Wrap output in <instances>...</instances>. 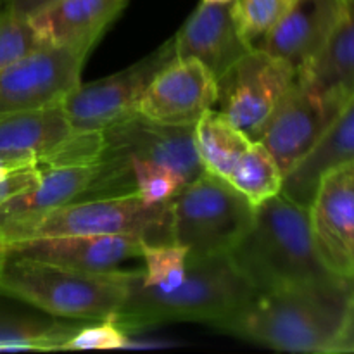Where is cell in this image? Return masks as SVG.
Segmentation results:
<instances>
[{"label": "cell", "instance_id": "5b68a950", "mask_svg": "<svg viewBox=\"0 0 354 354\" xmlns=\"http://www.w3.org/2000/svg\"><path fill=\"white\" fill-rule=\"evenodd\" d=\"M62 235H137L145 242H173L169 201L147 204L128 194L0 216L6 245Z\"/></svg>", "mask_w": 354, "mask_h": 354}, {"label": "cell", "instance_id": "f546056e", "mask_svg": "<svg viewBox=\"0 0 354 354\" xmlns=\"http://www.w3.org/2000/svg\"><path fill=\"white\" fill-rule=\"evenodd\" d=\"M52 2H55V0H2V7L12 10L17 16L30 17L31 14L38 12Z\"/></svg>", "mask_w": 354, "mask_h": 354}, {"label": "cell", "instance_id": "4dcf8cb0", "mask_svg": "<svg viewBox=\"0 0 354 354\" xmlns=\"http://www.w3.org/2000/svg\"><path fill=\"white\" fill-rule=\"evenodd\" d=\"M334 353H354V308H349V304L344 327L335 342Z\"/></svg>", "mask_w": 354, "mask_h": 354}, {"label": "cell", "instance_id": "484cf974", "mask_svg": "<svg viewBox=\"0 0 354 354\" xmlns=\"http://www.w3.org/2000/svg\"><path fill=\"white\" fill-rule=\"evenodd\" d=\"M289 2L290 0H234L232 12L242 40L251 48L259 47L286 12Z\"/></svg>", "mask_w": 354, "mask_h": 354}, {"label": "cell", "instance_id": "836d02e7", "mask_svg": "<svg viewBox=\"0 0 354 354\" xmlns=\"http://www.w3.org/2000/svg\"><path fill=\"white\" fill-rule=\"evenodd\" d=\"M207 2H230V0H207Z\"/></svg>", "mask_w": 354, "mask_h": 354}, {"label": "cell", "instance_id": "d4e9b609", "mask_svg": "<svg viewBox=\"0 0 354 354\" xmlns=\"http://www.w3.org/2000/svg\"><path fill=\"white\" fill-rule=\"evenodd\" d=\"M140 259L144 263L142 282L169 292L185 279L189 249L176 242H144Z\"/></svg>", "mask_w": 354, "mask_h": 354}, {"label": "cell", "instance_id": "30bf717a", "mask_svg": "<svg viewBox=\"0 0 354 354\" xmlns=\"http://www.w3.org/2000/svg\"><path fill=\"white\" fill-rule=\"evenodd\" d=\"M102 137L99 162L104 166H120L131 159L158 162L175 169L187 183L204 173L194 127L156 123L133 114L102 130Z\"/></svg>", "mask_w": 354, "mask_h": 354}, {"label": "cell", "instance_id": "83f0119b", "mask_svg": "<svg viewBox=\"0 0 354 354\" xmlns=\"http://www.w3.org/2000/svg\"><path fill=\"white\" fill-rule=\"evenodd\" d=\"M40 47L45 45L38 40L30 19L17 16L0 3V69L14 64Z\"/></svg>", "mask_w": 354, "mask_h": 354}, {"label": "cell", "instance_id": "6da1fadb", "mask_svg": "<svg viewBox=\"0 0 354 354\" xmlns=\"http://www.w3.org/2000/svg\"><path fill=\"white\" fill-rule=\"evenodd\" d=\"M348 315L342 282L256 292L214 328L287 353H334Z\"/></svg>", "mask_w": 354, "mask_h": 354}, {"label": "cell", "instance_id": "2e32d148", "mask_svg": "<svg viewBox=\"0 0 354 354\" xmlns=\"http://www.w3.org/2000/svg\"><path fill=\"white\" fill-rule=\"evenodd\" d=\"M142 241L137 235H62L7 244V251L24 258L80 272L106 273L123 270L131 259H140Z\"/></svg>", "mask_w": 354, "mask_h": 354}, {"label": "cell", "instance_id": "4fadbf2b", "mask_svg": "<svg viewBox=\"0 0 354 354\" xmlns=\"http://www.w3.org/2000/svg\"><path fill=\"white\" fill-rule=\"evenodd\" d=\"M85 59L68 48L40 47L0 69V113L59 104L82 83Z\"/></svg>", "mask_w": 354, "mask_h": 354}, {"label": "cell", "instance_id": "7c38bea8", "mask_svg": "<svg viewBox=\"0 0 354 354\" xmlns=\"http://www.w3.org/2000/svg\"><path fill=\"white\" fill-rule=\"evenodd\" d=\"M341 111L342 106L318 95L297 76L258 140L273 156L283 178L310 154Z\"/></svg>", "mask_w": 354, "mask_h": 354}, {"label": "cell", "instance_id": "e0dca14e", "mask_svg": "<svg viewBox=\"0 0 354 354\" xmlns=\"http://www.w3.org/2000/svg\"><path fill=\"white\" fill-rule=\"evenodd\" d=\"M232 7L234 0H201L178 33L171 38L175 57L197 59L213 73L214 78H220L235 61L248 54L251 47L239 35Z\"/></svg>", "mask_w": 354, "mask_h": 354}, {"label": "cell", "instance_id": "f1b7e54d", "mask_svg": "<svg viewBox=\"0 0 354 354\" xmlns=\"http://www.w3.org/2000/svg\"><path fill=\"white\" fill-rule=\"evenodd\" d=\"M128 344L127 330L116 320H97L80 325L64 346V351L73 349H120Z\"/></svg>", "mask_w": 354, "mask_h": 354}, {"label": "cell", "instance_id": "ffe728a7", "mask_svg": "<svg viewBox=\"0 0 354 354\" xmlns=\"http://www.w3.org/2000/svg\"><path fill=\"white\" fill-rule=\"evenodd\" d=\"M301 82L344 107L354 97V0H346L341 23L317 61L299 73Z\"/></svg>", "mask_w": 354, "mask_h": 354}, {"label": "cell", "instance_id": "44dd1931", "mask_svg": "<svg viewBox=\"0 0 354 354\" xmlns=\"http://www.w3.org/2000/svg\"><path fill=\"white\" fill-rule=\"evenodd\" d=\"M99 173V162L66 165L44 169L33 189L14 197L0 209V216L61 206L85 197Z\"/></svg>", "mask_w": 354, "mask_h": 354}, {"label": "cell", "instance_id": "ba28073f", "mask_svg": "<svg viewBox=\"0 0 354 354\" xmlns=\"http://www.w3.org/2000/svg\"><path fill=\"white\" fill-rule=\"evenodd\" d=\"M102 131L75 130L61 102L0 113V154L45 156L55 166L92 165L102 152Z\"/></svg>", "mask_w": 354, "mask_h": 354}, {"label": "cell", "instance_id": "9c48e42d", "mask_svg": "<svg viewBox=\"0 0 354 354\" xmlns=\"http://www.w3.org/2000/svg\"><path fill=\"white\" fill-rule=\"evenodd\" d=\"M175 57L173 40L165 41L123 71L76 85L61 106L75 130L102 131L137 114L138 100L156 73Z\"/></svg>", "mask_w": 354, "mask_h": 354}, {"label": "cell", "instance_id": "52a82bcc", "mask_svg": "<svg viewBox=\"0 0 354 354\" xmlns=\"http://www.w3.org/2000/svg\"><path fill=\"white\" fill-rule=\"evenodd\" d=\"M297 71L283 59L256 47L216 78L214 109L251 142H258Z\"/></svg>", "mask_w": 354, "mask_h": 354}, {"label": "cell", "instance_id": "603a6c76", "mask_svg": "<svg viewBox=\"0 0 354 354\" xmlns=\"http://www.w3.org/2000/svg\"><path fill=\"white\" fill-rule=\"evenodd\" d=\"M227 180L252 206L258 207L282 192L283 173L259 142H251Z\"/></svg>", "mask_w": 354, "mask_h": 354}, {"label": "cell", "instance_id": "7402d4cb", "mask_svg": "<svg viewBox=\"0 0 354 354\" xmlns=\"http://www.w3.org/2000/svg\"><path fill=\"white\" fill-rule=\"evenodd\" d=\"M196 147L204 171L227 180L251 140L216 109L203 114L194 127Z\"/></svg>", "mask_w": 354, "mask_h": 354}, {"label": "cell", "instance_id": "cb8c5ba5", "mask_svg": "<svg viewBox=\"0 0 354 354\" xmlns=\"http://www.w3.org/2000/svg\"><path fill=\"white\" fill-rule=\"evenodd\" d=\"M78 328L62 322H0V351H64Z\"/></svg>", "mask_w": 354, "mask_h": 354}, {"label": "cell", "instance_id": "3957f363", "mask_svg": "<svg viewBox=\"0 0 354 354\" xmlns=\"http://www.w3.org/2000/svg\"><path fill=\"white\" fill-rule=\"evenodd\" d=\"M230 258L258 292L342 282L318 258L306 206L282 192L256 207L254 223Z\"/></svg>", "mask_w": 354, "mask_h": 354}, {"label": "cell", "instance_id": "8fae6325", "mask_svg": "<svg viewBox=\"0 0 354 354\" xmlns=\"http://www.w3.org/2000/svg\"><path fill=\"white\" fill-rule=\"evenodd\" d=\"M315 249L325 268L348 280L354 277V159L328 169L308 206Z\"/></svg>", "mask_w": 354, "mask_h": 354}, {"label": "cell", "instance_id": "1f68e13d", "mask_svg": "<svg viewBox=\"0 0 354 354\" xmlns=\"http://www.w3.org/2000/svg\"><path fill=\"white\" fill-rule=\"evenodd\" d=\"M342 287H344L349 308H354V277H351V279L348 280H342Z\"/></svg>", "mask_w": 354, "mask_h": 354}, {"label": "cell", "instance_id": "4316f807", "mask_svg": "<svg viewBox=\"0 0 354 354\" xmlns=\"http://www.w3.org/2000/svg\"><path fill=\"white\" fill-rule=\"evenodd\" d=\"M54 166L45 156L0 154V209L14 197L33 189L44 169Z\"/></svg>", "mask_w": 354, "mask_h": 354}, {"label": "cell", "instance_id": "5bb4252c", "mask_svg": "<svg viewBox=\"0 0 354 354\" xmlns=\"http://www.w3.org/2000/svg\"><path fill=\"white\" fill-rule=\"evenodd\" d=\"M216 78L192 57H173L142 93L137 114L162 124L196 127L216 104Z\"/></svg>", "mask_w": 354, "mask_h": 354}, {"label": "cell", "instance_id": "277c9868", "mask_svg": "<svg viewBox=\"0 0 354 354\" xmlns=\"http://www.w3.org/2000/svg\"><path fill=\"white\" fill-rule=\"evenodd\" d=\"M135 273L137 270L80 272L24 258L6 248L0 266V294L66 320H116Z\"/></svg>", "mask_w": 354, "mask_h": 354}, {"label": "cell", "instance_id": "d6986e66", "mask_svg": "<svg viewBox=\"0 0 354 354\" xmlns=\"http://www.w3.org/2000/svg\"><path fill=\"white\" fill-rule=\"evenodd\" d=\"M354 159V97L342 107L310 154L286 175L282 194L301 206H310L318 182L328 169Z\"/></svg>", "mask_w": 354, "mask_h": 354}, {"label": "cell", "instance_id": "9a60e30c", "mask_svg": "<svg viewBox=\"0 0 354 354\" xmlns=\"http://www.w3.org/2000/svg\"><path fill=\"white\" fill-rule=\"evenodd\" d=\"M344 10L346 0H290L259 48L287 61L299 75L324 52Z\"/></svg>", "mask_w": 354, "mask_h": 354}, {"label": "cell", "instance_id": "ac0fdd59", "mask_svg": "<svg viewBox=\"0 0 354 354\" xmlns=\"http://www.w3.org/2000/svg\"><path fill=\"white\" fill-rule=\"evenodd\" d=\"M127 3L128 0H55L28 19L41 45L86 57Z\"/></svg>", "mask_w": 354, "mask_h": 354}, {"label": "cell", "instance_id": "7a4b0ae2", "mask_svg": "<svg viewBox=\"0 0 354 354\" xmlns=\"http://www.w3.org/2000/svg\"><path fill=\"white\" fill-rule=\"evenodd\" d=\"M137 270L116 322L124 330H140L171 322H203L214 327L237 313L258 290L242 275L230 254L187 259V275L169 292L142 282Z\"/></svg>", "mask_w": 354, "mask_h": 354}, {"label": "cell", "instance_id": "8992f818", "mask_svg": "<svg viewBox=\"0 0 354 354\" xmlns=\"http://www.w3.org/2000/svg\"><path fill=\"white\" fill-rule=\"evenodd\" d=\"M171 239L189 258L230 254L254 223L256 207L221 176L204 171L169 199Z\"/></svg>", "mask_w": 354, "mask_h": 354}, {"label": "cell", "instance_id": "e575fe53", "mask_svg": "<svg viewBox=\"0 0 354 354\" xmlns=\"http://www.w3.org/2000/svg\"><path fill=\"white\" fill-rule=\"evenodd\" d=\"M0 3H2V0H0Z\"/></svg>", "mask_w": 354, "mask_h": 354}, {"label": "cell", "instance_id": "d6a6232c", "mask_svg": "<svg viewBox=\"0 0 354 354\" xmlns=\"http://www.w3.org/2000/svg\"><path fill=\"white\" fill-rule=\"evenodd\" d=\"M3 256H6V242L0 239V266H2L3 263Z\"/></svg>", "mask_w": 354, "mask_h": 354}]
</instances>
